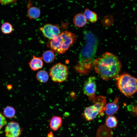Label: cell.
I'll list each match as a JSON object with an SVG mask.
<instances>
[{"label":"cell","mask_w":137,"mask_h":137,"mask_svg":"<svg viewBox=\"0 0 137 137\" xmlns=\"http://www.w3.org/2000/svg\"><path fill=\"white\" fill-rule=\"evenodd\" d=\"M106 126L109 128H114L116 127L117 125L118 121L116 118L114 116H109L105 119Z\"/></svg>","instance_id":"18"},{"label":"cell","mask_w":137,"mask_h":137,"mask_svg":"<svg viewBox=\"0 0 137 137\" xmlns=\"http://www.w3.org/2000/svg\"><path fill=\"white\" fill-rule=\"evenodd\" d=\"M62 123V119L61 117L54 116L50 120L49 125L50 128L54 131H57L61 127Z\"/></svg>","instance_id":"13"},{"label":"cell","mask_w":137,"mask_h":137,"mask_svg":"<svg viewBox=\"0 0 137 137\" xmlns=\"http://www.w3.org/2000/svg\"><path fill=\"white\" fill-rule=\"evenodd\" d=\"M7 121L5 116L0 112V130L7 124Z\"/></svg>","instance_id":"21"},{"label":"cell","mask_w":137,"mask_h":137,"mask_svg":"<svg viewBox=\"0 0 137 137\" xmlns=\"http://www.w3.org/2000/svg\"><path fill=\"white\" fill-rule=\"evenodd\" d=\"M36 77L37 80L39 82L45 83L48 81L49 76L46 71L44 70H41L37 73Z\"/></svg>","instance_id":"16"},{"label":"cell","mask_w":137,"mask_h":137,"mask_svg":"<svg viewBox=\"0 0 137 137\" xmlns=\"http://www.w3.org/2000/svg\"><path fill=\"white\" fill-rule=\"evenodd\" d=\"M73 22L76 26L79 27H81L86 24L87 20L83 14L78 13L74 16L73 19Z\"/></svg>","instance_id":"14"},{"label":"cell","mask_w":137,"mask_h":137,"mask_svg":"<svg viewBox=\"0 0 137 137\" xmlns=\"http://www.w3.org/2000/svg\"><path fill=\"white\" fill-rule=\"evenodd\" d=\"M104 110L99 105L94 102V104L87 107L84 110L82 116L87 121H91L95 118L98 115L103 116Z\"/></svg>","instance_id":"6"},{"label":"cell","mask_w":137,"mask_h":137,"mask_svg":"<svg viewBox=\"0 0 137 137\" xmlns=\"http://www.w3.org/2000/svg\"><path fill=\"white\" fill-rule=\"evenodd\" d=\"M1 30L3 33L8 34L12 32L13 30V28L12 25L10 23L6 22L2 25Z\"/></svg>","instance_id":"20"},{"label":"cell","mask_w":137,"mask_h":137,"mask_svg":"<svg viewBox=\"0 0 137 137\" xmlns=\"http://www.w3.org/2000/svg\"><path fill=\"white\" fill-rule=\"evenodd\" d=\"M31 4L30 1H29L27 6L28 10L27 13L28 16L31 20L37 19L40 16L41 13L40 10L37 7H30Z\"/></svg>","instance_id":"12"},{"label":"cell","mask_w":137,"mask_h":137,"mask_svg":"<svg viewBox=\"0 0 137 137\" xmlns=\"http://www.w3.org/2000/svg\"><path fill=\"white\" fill-rule=\"evenodd\" d=\"M83 14L87 20L92 23H95L98 20L97 14L89 9H86Z\"/></svg>","instance_id":"15"},{"label":"cell","mask_w":137,"mask_h":137,"mask_svg":"<svg viewBox=\"0 0 137 137\" xmlns=\"http://www.w3.org/2000/svg\"><path fill=\"white\" fill-rule=\"evenodd\" d=\"M96 89V78L94 76H90L84 83L83 89V93L88 97L89 100L93 101L95 98Z\"/></svg>","instance_id":"8"},{"label":"cell","mask_w":137,"mask_h":137,"mask_svg":"<svg viewBox=\"0 0 137 137\" xmlns=\"http://www.w3.org/2000/svg\"><path fill=\"white\" fill-rule=\"evenodd\" d=\"M17 0H0V3L3 4H7L15 2Z\"/></svg>","instance_id":"22"},{"label":"cell","mask_w":137,"mask_h":137,"mask_svg":"<svg viewBox=\"0 0 137 137\" xmlns=\"http://www.w3.org/2000/svg\"><path fill=\"white\" fill-rule=\"evenodd\" d=\"M47 137H54V135L52 131H50L48 133Z\"/></svg>","instance_id":"23"},{"label":"cell","mask_w":137,"mask_h":137,"mask_svg":"<svg viewBox=\"0 0 137 137\" xmlns=\"http://www.w3.org/2000/svg\"><path fill=\"white\" fill-rule=\"evenodd\" d=\"M15 114V109L12 107L7 106L5 107L3 110L4 115L8 118H11L13 117Z\"/></svg>","instance_id":"19"},{"label":"cell","mask_w":137,"mask_h":137,"mask_svg":"<svg viewBox=\"0 0 137 137\" xmlns=\"http://www.w3.org/2000/svg\"><path fill=\"white\" fill-rule=\"evenodd\" d=\"M119 98L116 97L113 102H109L106 104L104 112L108 116H112L118 110L119 106L117 104Z\"/></svg>","instance_id":"10"},{"label":"cell","mask_w":137,"mask_h":137,"mask_svg":"<svg viewBox=\"0 0 137 137\" xmlns=\"http://www.w3.org/2000/svg\"><path fill=\"white\" fill-rule=\"evenodd\" d=\"M136 34L137 36V24L136 26Z\"/></svg>","instance_id":"24"},{"label":"cell","mask_w":137,"mask_h":137,"mask_svg":"<svg viewBox=\"0 0 137 137\" xmlns=\"http://www.w3.org/2000/svg\"><path fill=\"white\" fill-rule=\"evenodd\" d=\"M55 57L54 52L52 50H47L43 53L42 58L45 62L50 63L54 61Z\"/></svg>","instance_id":"17"},{"label":"cell","mask_w":137,"mask_h":137,"mask_svg":"<svg viewBox=\"0 0 137 137\" xmlns=\"http://www.w3.org/2000/svg\"><path fill=\"white\" fill-rule=\"evenodd\" d=\"M40 29L45 37L50 40L54 39L61 33L57 25L50 24L44 25L40 27Z\"/></svg>","instance_id":"7"},{"label":"cell","mask_w":137,"mask_h":137,"mask_svg":"<svg viewBox=\"0 0 137 137\" xmlns=\"http://www.w3.org/2000/svg\"><path fill=\"white\" fill-rule=\"evenodd\" d=\"M85 43L79 54L78 63L75 69L78 73L87 74L92 70L94 57L98 46V40L94 35L89 31L84 32Z\"/></svg>","instance_id":"1"},{"label":"cell","mask_w":137,"mask_h":137,"mask_svg":"<svg viewBox=\"0 0 137 137\" xmlns=\"http://www.w3.org/2000/svg\"><path fill=\"white\" fill-rule=\"evenodd\" d=\"M118 89L125 96L129 98L137 92V78L130 75L124 73L116 78Z\"/></svg>","instance_id":"4"},{"label":"cell","mask_w":137,"mask_h":137,"mask_svg":"<svg viewBox=\"0 0 137 137\" xmlns=\"http://www.w3.org/2000/svg\"><path fill=\"white\" fill-rule=\"evenodd\" d=\"M6 125L5 130V137H19L21 135L22 129L18 123L12 121Z\"/></svg>","instance_id":"9"},{"label":"cell","mask_w":137,"mask_h":137,"mask_svg":"<svg viewBox=\"0 0 137 137\" xmlns=\"http://www.w3.org/2000/svg\"><path fill=\"white\" fill-rule=\"evenodd\" d=\"M42 57L33 56L31 59L28 63L30 67L32 70L36 71L41 68L43 64Z\"/></svg>","instance_id":"11"},{"label":"cell","mask_w":137,"mask_h":137,"mask_svg":"<svg viewBox=\"0 0 137 137\" xmlns=\"http://www.w3.org/2000/svg\"><path fill=\"white\" fill-rule=\"evenodd\" d=\"M135 137H137V134Z\"/></svg>","instance_id":"25"},{"label":"cell","mask_w":137,"mask_h":137,"mask_svg":"<svg viewBox=\"0 0 137 137\" xmlns=\"http://www.w3.org/2000/svg\"><path fill=\"white\" fill-rule=\"evenodd\" d=\"M68 74L67 67L60 63H57L50 68L49 75L52 81L55 82H61L65 81Z\"/></svg>","instance_id":"5"},{"label":"cell","mask_w":137,"mask_h":137,"mask_svg":"<svg viewBox=\"0 0 137 137\" xmlns=\"http://www.w3.org/2000/svg\"><path fill=\"white\" fill-rule=\"evenodd\" d=\"M93 66L95 72L106 80L116 78L119 75L122 68V64L118 57L108 52L95 59Z\"/></svg>","instance_id":"2"},{"label":"cell","mask_w":137,"mask_h":137,"mask_svg":"<svg viewBox=\"0 0 137 137\" xmlns=\"http://www.w3.org/2000/svg\"><path fill=\"white\" fill-rule=\"evenodd\" d=\"M76 36L74 33L65 31L48 41L47 46L53 52L62 54L69 49L76 42Z\"/></svg>","instance_id":"3"}]
</instances>
